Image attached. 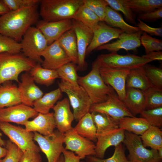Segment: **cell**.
Instances as JSON below:
<instances>
[{
  "label": "cell",
  "mask_w": 162,
  "mask_h": 162,
  "mask_svg": "<svg viewBox=\"0 0 162 162\" xmlns=\"http://www.w3.org/2000/svg\"><path fill=\"white\" fill-rule=\"evenodd\" d=\"M97 59L101 66L130 70L142 66L152 61L142 56L131 54L120 55L116 52L100 55Z\"/></svg>",
  "instance_id": "obj_10"
},
{
  "label": "cell",
  "mask_w": 162,
  "mask_h": 162,
  "mask_svg": "<svg viewBox=\"0 0 162 162\" xmlns=\"http://www.w3.org/2000/svg\"><path fill=\"white\" fill-rule=\"evenodd\" d=\"M151 126L161 128L162 127V107L145 110L140 114Z\"/></svg>",
  "instance_id": "obj_43"
},
{
  "label": "cell",
  "mask_w": 162,
  "mask_h": 162,
  "mask_svg": "<svg viewBox=\"0 0 162 162\" xmlns=\"http://www.w3.org/2000/svg\"><path fill=\"white\" fill-rule=\"evenodd\" d=\"M86 158V162H130L126 156L124 149L121 143L115 146L113 154L109 158H100L93 156Z\"/></svg>",
  "instance_id": "obj_40"
},
{
  "label": "cell",
  "mask_w": 162,
  "mask_h": 162,
  "mask_svg": "<svg viewBox=\"0 0 162 162\" xmlns=\"http://www.w3.org/2000/svg\"><path fill=\"white\" fill-rule=\"evenodd\" d=\"M158 155L161 159H162V147L160 148L158 150Z\"/></svg>",
  "instance_id": "obj_56"
},
{
  "label": "cell",
  "mask_w": 162,
  "mask_h": 162,
  "mask_svg": "<svg viewBox=\"0 0 162 162\" xmlns=\"http://www.w3.org/2000/svg\"><path fill=\"white\" fill-rule=\"evenodd\" d=\"M74 128L82 136L94 142H96V128L90 112L82 117Z\"/></svg>",
  "instance_id": "obj_32"
},
{
  "label": "cell",
  "mask_w": 162,
  "mask_h": 162,
  "mask_svg": "<svg viewBox=\"0 0 162 162\" xmlns=\"http://www.w3.org/2000/svg\"><path fill=\"white\" fill-rule=\"evenodd\" d=\"M34 140L38 143L40 150L45 155L47 162H57L64 148V134L57 130L47 136L34 132Z\"/></svg>",
  "instance_id": "obj_8"
},
{
  "label": "cell",
  "mask_w": 162,
  "mask_h": 162,
  "mask_svg": "<svg viewBox=\"0 0 162 162\" xmlns=\"http://www.w3.org/2000/svg\"><path fill=\"white\" fill-rule=\"evenodd\" d=\"M162 18V7L154 10L147 12L139 15L137 19L142 21L154 22Z\"/></svg>",
  "instance_id": "obj_48"
},
{
  "label": "cell",
  "mask_w": 162,
  "mask_h": 162,
  "mask_svg": "<svg viewBox=\"0 0 162 162\" xmlns=\"http://www.w3.org/2000/svg\"><path fill=\"white\" fill-rule=\"evenodd\" d=\"M79 21L93 31L100 21L99 17L84 4L78 9L73 19Z\"/></svg>",
  "instance_id": "obj_35"
},
{
  "label": "cell",
  "mask_w": 162,
  "mask_h": 162,
  "mask_svg": "<svg viewBox=\"0 0 162 162\" xmlns=\"http://www.w3.org/2000/svg\"><path fill=\"white\" fill-rule=\"evenodd\" d=\"M56 128L60 132L64 134L72 128V123L74 120L71 112L68 98L58 101L52 108Z\"/></svg>",
  "instance_id": "obj_20"
},
{
  "label": "cell",
  "mask_w": 162,
  "mask_h": 162,
  "mask_svg": "<svg viewBox=\"0 0 162 162\" xmlns=\"http://www.w3.org/2000/svg\"><path fill=\"white\" fill-rule=\"evenodd\" d=\"M57 162H64V158L63 154H61Z\"/></svg>",
  "instance_id": "obj_57"
},
{
  "label": "cell",
  "mask_w": 162,
  "mask_h": 162,
  "mask_svg": "<svg viewBox=\"0 0 162 162\" xmlns=\"http://www.w3.org/2000/svg\"><path fill=\"white\" fill-rule=\"evenodd\" d=\"M123 142L128 151L127 158L130 162L161 161L158 151L146 148L139 136L125 131Z\"/></svg>",
  "instance_id": "obj_7"
},
{
  "label": "cell",
  "mask_w": 162,
  "mask_h": 162,
  "mask_svg": "<svg viewBox=\"0 0 162 162\" xmlns=\"http://www.w3.org/2000/svg\"><path fill=\"white\" fill-rule=\"evenodd\" d=\"M143 67L151 88L162 92V69L146 64Z\"/></svg>",
  "instance_id": "obj_37"
},
{
  "label": "cell",
  "mask_w": 162,
  "mask_h": 162,
  "mask_svg": "<svg viewBox=\"0 0 162 162\" xmlns=\"http://www.w3.org/2000/svg\"><path fill=\"white\" fill-rule=\"evenodd\" d=\"M77 41L78 55L77 69L84 70L87 63L85 61L86 49L90 44L93 35L92 30L79 21L72 19Z\"/></svg>",
  "instance_id": "obj_14"
},
{
  "label": "cell",
  "mask_w": 162,
  "mask_h": 162,
  "mask_svg": "<svg viewBox=\"0 0 162 162\" xmlns=\"http://www.w3.org/2000/svg\"><path fill=\"white\" fill-rule=\"evenodd\" d=\"M29 74L34 82L47 86L52 84L56 79L59 78L56 70L44 68L39 63L36 64Z\"/></svg>",
  "instance_id": "obj_31"
},
{
  "label": "cell",
  "mask_w": 162,
  "mask_h": 162,
  "mask_svg": "<svg viewBox=\"0 0 162 162\" xmlns=\"http://www.w3.org/2000/svg\"><path fill=\"white\" fill-rule=\"evenodd\" d=\"M108 6L116 11L123 13L127 20L130 23L136 26L135 16L127 4L126 0H105Z\"/></svg>",
  "instance_id": "obj_39"
},
{
  "label": "cell",
  "mask_w": 162,
  "mask_h": 162,
  "mask_svg": "<svg viewBox=\"0 0 162 162\" xmlns=\"http://www.w3.org/2000/svg\"><path fill=\"white\" fill-rule=\"evenodd\" d=\"M143 92L146 101L145 110L162 107V92L150 88Z\"/></svg>",
  "instance_id": "obj_41"
},
{
  "label": "cell",
  "mask_w": 162,
  "mask_h": 162,
  "mask_svg": "<svg viewBox=\"0 0 162 162\" xmlns=\"http://www.w3.org/2000/svg\"><path fill=\"white\" fill-rule=\"evenodd\" d=\"M58 84L62 92L65 93L68 96L73 110L74 120L78 121L89 112L92 104L90 99L84 89L79 84L73 85L62 80Z\"/></svg>",
  "instance_id": "obj_5"
},
{
  "label": "cell",
  "mask_w": 162,
  "mask_h": 162,
  "mask_svg": "<svg viewBox=\"0 0 162 162\" xmlns=\"http://www.w3.org/2000/svg\"><path fill=\"white\" fill-rule=\"evenodd\" d=\"M126 88H133L144 91L151 88L143 66L130 69L126 80Z\"/></svg>",
  "instance_id": "obj_27"
},
{
  "label": "cell",
  "mask_w": 162,
  "mask_h": 162,
  "mask_svg": "<svg viewBox=\"0 0 162 162\" xmlns=\"http://www.w3.org/2000/svg\"><path fill=\"white\" fill-rule=\"evenodd\" d=\"M0 130L23 152L28 150L40 151L39 147L35 143L33 133L25 128L10 123L0 122Z\"/></svg>",
  "instance_id": "obj_9"
},
{
  "label": "cell",
  "mask_w": 162,
  "mask_h": 162,
  "mask_svg": "<svg viewBox=\"0 0 162 162\" xmlns=\"http://www.w3.org/2000/svg\"><path fill=\"white\" fill-rule=\"evenodd\" d=\"M65 150L71 151L83 159L90 156H95L94 142L79 135L74 127L64 134Z\"/></svg>",
  "instance_id": "obj_11"
},
{
  "label": "cell",
  "mask_w": 162,
  "mask_h": 162,
  "mask_svg": "<svg viewBox=\"0 0 162 162\" xmlns=\"http://www.w3.org/2000/svg\"><path fill=\"white\" fill-rule=\"evenodd\" d=\"M2 160L1 159H0V162H2Z\"/></svg>",
  "instance_id": "obj_58"
},
{
  "label": "cell",
  "mask_w": 162,
  "mask_h": 162,
  "mask_svg": "<svg viewBox=\"0 0 162 162\" xmlns=\"http://www.w3.org/2000/svg\"><path fill=\"white\" fill-rule=\"evenodd\" d=\"M99 68L96 59L92 63L91 71L84 76H79L78 80V84L86 92L92 104L105 101L110 95L116 92L104 81L100 74Z\"/></svg>",
  "instance_id": "obj_2"
},
{
  "label": "cell",
  "mask_w": 162,
  "mask_h": 162,
  "mask_svg": "<svg viewBox=\"0 0 162 162\" xmlns=\"http://www.w3.org/2000/svg\"><path fill=\"white\" fill-rule=\"evenodd\" d=\"M38 113L32 107L21 103L0 109V122H13L24 125Z\"/></svg>",
  "instance_id": "obj_15"
},
{
  "label": "cell",
  "mask_w": 162,
  "mask_h": 162,
  "mask_svg": "<svg viewBox=\"0 0 162 162\" xmlns=\"http://www.w3.org/2000/svg\"><path fill=\"white\" fill-rule=\"evenodd\" d=\"M141 44L144 47L146 54L150 52L161 51L162 50V40L153 38L143 32L140 38Z\"/></svg>",
  "instance_id": "obj_44"
},
{
  "label": "cell",
  "mask_w": 162,
  "mask_h": 162,
  "mask_svg": "<svg viewBox=\"0 0 162 162\" xmlns=\"http://www.w3.org/2000/svg\"><path fill=\"white\" fill-rule=\"evenodd\" d=\"M44 60L42 66L44 68L56 70L63 65L71 62L58 40L48 46L41 54Z\"/></svg>",
  "instance_id": "obj_16"
},
{
  "label": "cell",
  "mask_w": 162,
  "mask_h": 162,
  "mask_svg": "<svg viewBox=\"0 0 162 162\" xmlns=\"http://www.w3.org/2000/svg\"><path fill=\"white\" fill-rule=\"evenodd\" d=\"M140 136L145 147L157 150L162 147V131L158 127L151 126Z\"/></svg>",
  "instance_id": "obj_34"
},
{
  "label": "cell",
  "mask_w": 162,
  "mask_h": 162,
  "mask_svg": "<svg viewBox=\"0 0 162 162\" xmlns=\"http://www.w3.org/2000/svg\"><path fill=\"white\" fill-rule=\"evenodd\" d=\"M142 58L152 60L162 61V52L156 51L150 52L141 56Z\"/></svg>",
  "instance_id": "obj_52"
},
{
  "label": "cell",
  "mask_w": 162,
  "mask_h": 162,
  "mask_svg": "<svg viewBox=\"0 0 162 162\" xmlns=\"http://www.w3.org/2000/svg\"><path fill=\"white\" fill-rule=\"evenodd\" d=\"M133 12L142 14L162 7V0H126Z\"/></svg>",
  "instance_id": "obj_36"
},
{
  "label": "cell",
  "mask_w": 162,
  "mask_h": 162,
  "mask_svg": "<svg viewBox=\"0 0 162 162\" xmlns=\"http://www.w3.org/2000/svg\"><path fill=\"white\" fill-rule=\"evenodd\" d=\"M38 4L10 10L0 16V34L10 37L18 42L30 27L38 21Z\"/></svg>",
  "instance_id": "obj_1"
},
{
  "label": "cell",
  "mask_w": 162,
  "mask_h": 162,
  "mask_svg": "<svg viewBox=\"0 0 162 162\" xmlns=\"http://www.w3.org/2000/svg\"><path fill=\"white\" fill-rule=\"evenodd\" d=\"M25 129L29 132H37L47 136L53 133L56 128L53 113H38L32 120L28 121L24 124Z\"/></svg>",
  "instance_id": "obj_23"
},
{
  "label": "cell",
  "mask_w": 162,
  "mask_h": 162,
  "mask_svg": "<svg viewBox=\"0 0 162 162\" xmlns=\"http://www.w3.org/2000/svg\"><path fill=\"white\" fill-rule=\"evenodd\" d=\"M119 128L136 135H142L151 126L144 118L125 117L118 120Z\"/></svg>",
  "instance_id": "obj_29"
},
{
  "label": "cell",
  "mask_w": 162,
  "mask_h": 162,
  "mask_svg": "<svg viewBox=\"0 0 162 162\" xmlns=\"http://www.w3.org/2000/svg\"><path fill=\"white\" fill-rule=\"evenodd\" d=\"M22 103L18 87L10 81L0 85V109Z\"/></svg>",
  "instance_id": "obj_25"
},
{
  "label": "cell",
  "mask_w": 162,
  "mask_h": 162,
  "mask_svg": "<svg viewBox=\"0 0 162 162\" xmlns=\"http://www.w3.org/2000/svg\"><path fill=\"white\" fill-rule=\"evenodd\" d=\"M143 32V31L140 30L132 34L124 32L119 36L118 39L115 41L104 44L96 49L97 50H106L111 52H117L122 49L125 50L127 51H135L141 45L140 38Z\"/></svg>",
  "instance_id": "obj_21"
},
{
  "label": "cell",
  "mask_w": 162,
  "mask_h": 162,
  "mask_svg": "<svg viewBox=\"0 0 162 162\" xmlns=\"http://www.w3.org/2000/svg\"><path fill=\"white\" fill-rule=\"evenodd\" d=\"M21 80L18 87L22 103L33 106L34 103L41 98L44 93L35 84L29 73H26L22 74Z\"/></svg>",
  "instance_id": "obj_22"
},
{
  "label": "cell",
  "mask_w": 162,
  "mask_h": 162,
  "mask_svg": "<svg viewBox=\"0 0 162 162\" xmlns=\"http://www.w3.org/2000/svg\"><path fill=\"white\" fill-rule=\"evenodd\" d=\"M98 112L106 114L118 120L125 117H134L116 92L110 95L105 101L92 104L89 112Z\"/></svg>",
  "instance_id": "obj_13"
},
{
  "label": "cell",
  "mask_w": 162,
  "mask_h": 162,
  "mask_svg": "<svg viewBox=\"0 0 162 162\" xmlns=\"http://www.w3.org/2000/svg\"><path fill=\"white\" fill-rule=\"evenodd\" d=\"M36 64L20 53H0V85L12 80L19 83L20 74L30 71Z\"/></svg>",
  "instance_id": "obj_4"
},
{
  "label": "cell",
  "mask_w": 162,
  "mask_h": 162,
  "mask_svg": "<svg viewBox=\"0 0 162 162\" xmlns=\"http://www.w3.org/2000/svg\"><path fill=\"white\" fill-rule=\"evenodd\" d=\"M20 44L24 55L35 62L42 63L41 54L48 45L45 38L38 28L29 27L23 36Z\"/></svg>",
  "instance_id": "obj_6"
},
{
  "label": "cell",
  "mask_w": 162,
  "mask_h": 162,
  "mask_svg": "<svg viewBox=\"0 0 162 162\" xmlns=\"http://www.w3.org/2000/svg\"><path fill=\"white\" fill-rule=\"evenodd\" d=\"M7 152V150L5 148H3L0 146V159L4 158Z\"/></svg>",
  "instance_id": "obj_54"
},
{
  "label": "cell",
  "mask_w": 162,
  "mask_h": 162,
  "mask_svg": "<svg viewBox=\"0 0 162 162\" xmlns=\"http://www.w3.org/2000/svg\"><path fill=\"white\" fill-rule=\"evenodd\" d=\"M125 130L118 128L109 131L96 134L95 156L100 158H104L106 150L110 147H115L123 142Z\"/></svg>",
  "instance_id": "obj_19"
},
{
  "label": "cell",
  "mask_w": 162,
  "mask_h": 162,
  "mask_svg": "<svg viewBox=\"0 0 162 162\" xmlns=\"http://www.w3.org/2000/svg\"><path fill=\"white\" fill-rule=\"evenodd\" d=\"M80 162H83V161H80Z\"/></svg>",
  "instance_id": "obj_59"
},
{
  "label": "cell",
  "mask_w": 162,
  "mask_h": 162,
  "mask_svg": "<svg viewBox=\"0 0 162 162\" xmlns=\"http://www.w3.org/2000/svg\"><path fill=\"white\" fill-rule=\"evenodd\" d=\"M10 10H15L25 7L38 4L40 0H2Z\"/></svg>",
  "instance_id": "obj_47"
},
{
  "label": "cell",
  "mask_w": 162,
  "mask_h": 162,
  "mask_svg": "<svg viewBox=\"0 0 162 162\" xmlns=\"http://www.w3.org/2000/svg\"><path fill=\"white\" fill-rule=\"evenodd\" d=\"M2 133L0 132V146H5L6 144V141L3 140L2 137Z\"/></svg>",
  "instance_id": "obj_55"
},
{
  "label": "cell",
  "mask_w": 162,
  "mask_h": 162,
  "mask_svg": "<svg viewBox=\"0 0 162 162\" xmlns=\"http://www.w3.org/2000/svg\"><path fill=\"white\" fill-rule=\"evenodd\" d=\"M58 40L71 62L77 64L78 55L76 38L73 28L64 33Z\"/></svg>",
  "instance_id": "obj_30"
},
{
  "label": "cell",
  "mask_w": 162,
  "mask_h": 162,
  "mask_svg": "<svg viewBox=\"0 0 162 162\" xmlns=\"http://www.w3.org/2000/svg\"><path fill=\"white\" fill-rule=\"evenodd\" d=\"M72 19L55 22L38 20L36 26L45 38L48 45H50L61 37L64 33L73 28Z\"/></svg>",
  "instance_id": "obj_17"
},
{
  "label": "cell",
  "mask_w": 162,
  "mask_h": 162,
  "mask_svg": "<svg viewBox=\"0 0 162 162\" xmlns=\"http://www.w3.org/2000/svg\"></svg>",
  "instance_id": "obj_60"
},
{
  "label": "cell",
  "mask_w": 162,
  "mask_h": 162,
  "mask_svg": "<svg viewBox=\"0 0 162 162\" xmlns=\"http://www.w3.org/2000/svg\"><path fill=\"white\" fill-rule=\"evenodd\" d=\"M39 152L28 150L23 152L19 162H42Z\"/></svg>",
  "instance_id": "obj_50"
},
{
  "label": "cell",
  "mask_w": 162,
  "mask_h": 162,
  "mask_svg": "<svg viewBox=\"0 0 162 162\" xmlns=\"http://www.w3.org/2000/svg\"><path fill=\"white\" fill-rule=\"evenodd\" d=\"M77 67L72 62L68 63L56 70L59 78L75 85H78Z\"/></svg>",
  "instance_id": "obj_38"
},
{
  "label": "cell",
  "mask_w": 162,
  "mask_h": 162,
  "mask_svg": "<svg viewBox=\"0 0 162 162\" xmlns=\"http://www.w3.org/2000/svg\"><path fill=\"white\" fill-rule=\"evenodd\" d=\"M40 3L39 13L43 20L55 22L72 19L83 0H42Z\"/></svg>",
  "instance_id": "obj_3"
},
{
  "label": "cell",
  "mask_w": 162,
  "mask_h": 162,
  "mask_svg": "<svg viewBox=\"0 0 162 162\" xmlns=\"http://www.w3.org/2000/svg\"><path fill=\"white\" fill-rule=\"evenodd\" d=\"M83 4L91 10L104 22L108 4L105 0H83Z\"/></svg>",
  "instance_id": "obj_45"
},
{
  "label": "cell",
  "mask_w": 162,
  "mask_h": 162,
  "mask_svg": "<svg viewBox=\"0 0 162 162\" xmlns=\"http://www.w3.org/2000/svg\"><path fill=\"white\" fill-rule=\"evenodd\" d=\"M10 11L9 10L2 0H0V16L5 14Z\"/></svg>",
  "instance_id": "obj_53"
},
{
  "label": "cell",
  "mask_w": 162,
  "mask_h": 162,
  "mask_svg": "<svg viewBox=\"0 0 162 162\" xmlns=\"http://www.w3.org/2000/svg\"><path fill=\"white\" fill-rule=\"evenodd\" d=\"M138 22L136 26L140 30L148 34L150 36L155 35L162 37V28L150 27L140 19H137Z\"/></svg>",
  "instance_id": "obj_49"
},
{
  "label": "cell",
  "mask_w": 162,
  "mask_h": 162,
  "mask_svg": "<svg viewBox=\"0 0 162 162\" xmlns=\"http://www.w3.org/2000/svg\"><path fill=\"white\" fill-rule=\"evenodd\" d=\"M93 32V38L86 49V55L110 40L118 38L124 32L120 29L110 26L102 21L99 22L96 28Z\"/></svg>",
  "instance_id": "obj_18"
},
{
  "label": "cell",
  "mask_w": 162,
  "mask_h": 162,
  "mask_svg": "<svg viewBox=\"0 0 162 162\" xmlns=\"http://www.w3.org/2000/svg\"><path fill=\"white\" fill-rule=\"evenodd\" d=\"M130 113L134 116L145 110L146 98L143 91L133 88H126L124 98L122 101Z\"/></svg>",
  "instance_id": "obj_24"
},
{
  "label": "cell",
  "mask_w": 162,
  "mask_h": 162,
  "mask_svg": "<svg viewBox=\"0 0 162 162\" xmlns=\"http://www.w3.org/2000/svg\"><path fill=\"white\" fill-rule=\"evenodd\" d=\"M62 154L64 162H80V159L73 152L65 150L63 151Z\"/></svg>",
  "instance_id": "obj_51"
},
{
  "label": "cell",
  "mask_w": 162,
  "mask_h": 162,
  "mask_svg": "<svg viewBox=\"0 0 162 162\" xmlns=\"http://www.w3.org/2000/svg\"><path fill=\"white\" fill-rule=\"evenodd\" d=\"M104 22L110 26L118 28L128 34L135 33L140 30L137 27L130 25L126 23L119 13L109 6L106 8Z\"/></svg>",
  "instance_id": "obj_26"
},
{
  "label": "cell",
  "mask_w": 162,
  "mask_h": 162,
  "mask_svg": "<svg viewBox=\"0 0 162 162\" xmlns=\"http://www.w3.org/2000/svg\"><path fill=\"white\" fill-rule=\"evenodd\" d=\"M62 97V92L58 88L45 93L33 104L34 109L38 113L46 114L50 112L58 100Z\"/></svg>",
  "instance_id": "obj_28"
},
{
  "label": "cell",
  "mask_w": 162,
  "mask_h": 162,
  "mask_svg": "<svg viewBox=\"0 0 162 162\" xmlns=\"http://www.w3.org/2000/svg\"><path fill=\"white\" fill-rule=\"evenodd\" d=\"M5 147L7 152L2 162H19L23 152L9 140L6 141Z\"/></svg>",
  "instance_id": "obj_46"
},
{
  "label": "cell",
  "mask_w": 162,
  "mask_h": 162,
  "mask_svg": "<svg viewBox=\"0 0 162 162\" xmlns=\"http://www.w3.org/2000/svg\"><path fill=\"white\" fill-rule=\"evenodd\" d=\"M130 70L107 67L100 65L99 72L104 81L106 85L113 88L122 101L125 96L126 79Z\"/></svg>",
  "instance_id": "obj_12"
},
{
  "label": "cell",
  "mask_w": 162,
  "mask_h": 162,
  "mask_svg": "<svg viewBox=\"0 0 162 162\" xmlns=\"http://www.w3.org/2000/svg\"><path fill=\"white\" fill-rule=\"evenodd\" d=\"M21 46L20 43L8 37L0 34V53H20Z\"/></svg>",
  "instance_id": "obj_42"
},
{
  "label": "cell",
  "mask_w": 162,
  "mask_h": 162,
  "mask_svg": "<svg viewBox=\"0 0 162 162\" xmlns=\"http://www.w3.org/2000/svg\"><path fill=\"white\" fill-rule=\"evenodd\" d=\"M91 113L97 134H99L119 128L118 121L104 113L92 112Z\"/></svg>",
  "instance_id": "obj_33"
}]
</instances>
